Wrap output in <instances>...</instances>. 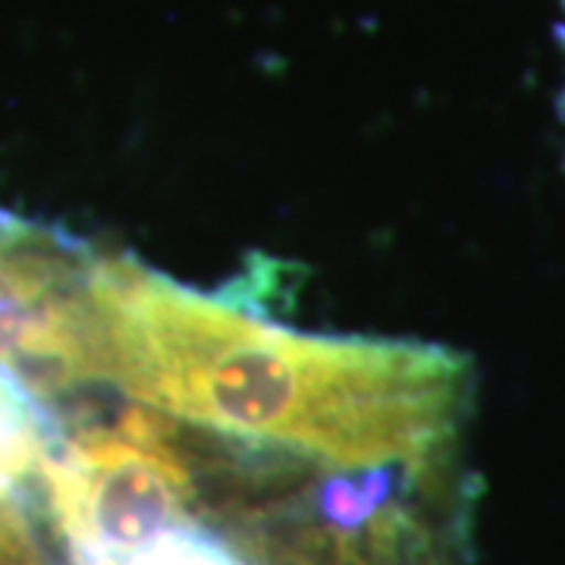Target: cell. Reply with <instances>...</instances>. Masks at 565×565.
<instances>
[{
  "label": "cell",
  "mask_w": 565,
  "mask_h": 565,
  "mask_svg": "<svg viewBox=\"0 0 565 565\" xmlns=\"http://www.w3.org/2000/svg\"><path fill=\"white\" fill-rule=\"evenodd\" d=\"M563 3H565V0H563Z\"/></svg>",
  "instance_id": "6"
},
{
  "label": "cell",
  "mask_w": 565,
  "mask_h": 565,
  "mask_svg": "<svg viewBox=\"0 0 565 565\" xmlns=\"http://www.w3.org/2000/svg\"><path fill=\"white\" fill-rule=\"evenodd\" d=\"M44 456V424L39 408L13 377L0 371V487L39 478Z\"/></svg>",
  "instance_id": "5"
},
{
  "label": "cell",
  "mask_w": 565,
  "mask_h": 565,
  "mask_svg": "<svg viewBox=\"0 0 565 565\" xmlns=\"http://www.w3.org/2000/svg\"><path fill=\"white\" fill-rule=\"evenodd\" d=\"M82 565H258V559L243 553L239 544L223 537L221 531L185 519L126 556Z\"/></svg>",
  "instance_id": "4"
},
{
  "label": "cell",
  "mask_w": 565,
  "mask_h": 565,
  "mask_svg": "<svg viewBox=\"0 0 565 565\" xmlns=\"http://www.w3.org/2000/svg\"><path fill=\"white\" fill-rule=\"evenodd\" d=\"M104 386L141 408L345 468H444L471 371L405 340L299 333L132 258L88 262Z\"/></svg>",
  "instance_id": "1"
},
{
  "label": "cell",
  "mask_w": 565,
  "mask_h": 565,
  "mask_svg": "<svg viewBox=\"0 0 565 565\" xmlns=\"http://www.w3.org/2000/svg\"><path fill=\"white\" fill-rule=\"evenodd\" d=\"M85 277L88 262L0 230V371L51 422L104 384Z\"/></svg>",
  "instance_id": "3"
},
{
  "label": "cell",
  "mask_w": 565,
  "mask_h": 565,
  "mask_svg": "<svg viewBox=\"0 0 565 565\" xmlns=\"http://www.w3.org/2000/svg\"><path fill=\"white\" fill-rule=\"evenodd\" d=\"M41 509L70 565L126 556L189 519L195 484L151 408H122L51 434L39 468Z\"/></svg>",
  "instance_id": "2"
}]
</instances>
